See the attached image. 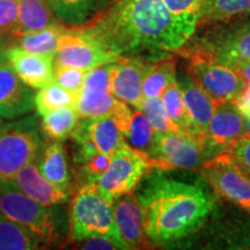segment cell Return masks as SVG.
<instances>
[{"label":"cell","instance_id":"cell-13","mask_svg":"<svg viewBox=\"0 0 250 250\" xmlns=\"http://www.w3.org/2000/svg\"><path fill=\"white\" fill-rule=\"evenodd\" d=\"M245 133V116L234 102L221 103L212 116L206 131L205 148L208 159L213 156V152L219 154L229 147Z\"/></svg>","mask_w":250,"mask_h":250},{"label":"cell","instance_id":"cell-20","mask_svg":"<svg viewBox=\"0 0 250 250\" xmlns=\"http://www.w3.org/2000/svg\"><path fill=\"white\" fill-rule=\"evenodd\" d=\"M59 22L48 0H20L18 22L11 36L20 39Z\"/></svg>","mask_w":250,"mask_h":250},{"label":"cell","instance_id":"cell-23","mask_svg":"<svg viewBox=\"0 0 250 250\" xmlns=\"http://www.w3.org/2000/svg\"><path fill=\"white\" fill-rule=\"evenodd\" d=\"M46 248L35 233L0 214V250H34Z\"/></svg>","mask_w":250,"mask_h":250},{"label":"cell","instance_id":"cell-22","mask_svg":"<svg viewBox=\"0 0 250 250\" xmlns=\"http://www.w3.org/2000/svg\"><path fill=\"white\" fill-rule=\"evenodd\" d=\"M39 169L49 182L68 191L71 176L66 154L61 142L51 143L44 148L39 162Z\"/></svg>","mask_w":250,"mask_h":250},{"label":"cell","instance_id":"cell-25","mask_svg":"<svg viewBox=\"0 0 250 250\" xmlns=\"http://www.w3.org/2000/svg\"><path fill=\"white\" fill-rule=\"evenodd\" d=\"M79 115L74 107H62L42 116L41 129L44 136L54 142H62L71 137L76 129Z\"/></svg>","mask_w":250,"mask_h":250},{"label":"cell","instance_id":"cell-28","mask_svg":"<svg viewBox=\"0 0 250 250\" xmlns=\"http://www.w3.org/2000/svg\"><path fill=\"white\" fill-rule=\"evenodd\" d=\"M65 30H66V27L59 22L17 40H19V46L30 54L55 56L58 48L59 39L65 33Z\"/></svg>","mask_w":250,"mask_h":250},{"label":"cell","instance_id":"cell-37","mask_svg":"<svg viewBox=\"0 0 250 250\" xmlns=\"http://www.w3.org/2000/svg\"><path fill=\"white\" fill-rule=\"evenodd\" d=\"M20 0H0V40L11 35L19 17Z\"/></svg>","mask_w":250,"mask_h":250},{"label":"cell","instance_id":"cell-17","mask_svg":"<svg viewBox=\"0 0 250 250\" xmlns=\"http://www.w3.org/2000/svg\"><path fill=\"white\" fill-rule=\"evenodd\" d=\"M114 219L125 249H139L148 245L144 232L143 212L137 196L132 193L120 197L112 203Z\"/></svg>","mask_w":250,"mask_h":250},{"label":"cell","instance_id":"cell-40","mask_svg":"<svg viewBox=\"0 0 250 250\" xmlns=\"http://www.w3.org/2000/svg\"><path fill=\"white\" fill-rule=\"evenodd\" d=\"M233 102L243 116H250V88L247 87L245 92Z\"/></svg>","mask_w":250,"mask_h":250},{"label":"cell","instance_id":"cell-39","mask_svg":"<svg viewBox=\"0 0 250 250\" xmlns=\"http://www.w3.org/2000/svg\"><path fill=\"white\" fill-rule=\"evenodd\" d=\"M81 249H123V246L115 239L109 236H95L83 240Z\"/></svg>","mask_w":250,"mask_h":250},{"label":"cell","instance_id":"cell-26","mask_svg":"<svg viewBox=\"0 0 250 250\" xmlns=\"http://www.w3.org/2000/svg\"><path fill=\"white\" fill-rule=\"evenodd\" d=\"M182 35L189 40L201 22L204 0H162Z\"/></svg>","mask_w":250,"mask_h":250},{"label":"cell","instance_id":"cell-42","mask_svg":"<svg viewBox=\"0 0 250 250\" xmlns=\"http://www.w3.org/2000/svg\"><path fill=\"white\" fill-rule=\"evenodd\" d=\"M245 129H246V137L250 138V116H245Z\"/></svg>","mask_w":250,"mask_h":250},{"label":"cell","instance_id":"cell-30","mask_svg":"<svg viewBox=\"0 0 250 250\" xmlns=\"http://www.w3.org/2000/svg\"><path fill=\"white\" fill-rule=\"evenodd\" d=\"M175 81H176V65L174 61L165 59L153 64L144 79V98L161 96L162 92Z\"/></svg>","mask_w":250,"mask_h":250},{"label":"cell","instance_id":"cell-41","mask_svg":"<svg viewBox=\"0 0 250 250\" xmlns=\"http://www.w3.org/2000/svg\"><path fill=\"white\" fill-rule=\"evenodd\" d=\"M227 64H230L233 67H235L240 72L243 79L246 80L247 87L250 88V62H227Z\"/></svg>","mask_w":250,"mask_h":250},{"label":"cell","instance_id":"cell-8","mask_svg":"<svg viewBox=\"0 0 250 250\" xmlns=\"http://www.w3.org/2000/svg\"><path fill=\"white\" fill-rule=\"evenodd\" d=\"M189 73L218 105L235 101L247 89L246 80L235 67L202 54L192 57Z\"/></svg>","mask_w":250,"mask_h":250},{"label":"cell","instance_id":"cell-15","mask_svg":"<svg viewBox=\"0 0 250 250\" xmlns=\"http://www.w3.org/2000/svg\"><path fill=\"white\" fill-rule=\"evenodd\" d=\"M74 108L79 117H112L122 132L127 129L132 117L129 104L117 99L111 92L104 90H80L76 99Z\"/></svg>","mask_w":250,"mask_h":250},{"label":"cell","instance_id":"cell-6","mask_svg":"<svg viewBox=\"0 0 250 250\" xmlns=\"http://www.w3.org/2000/svg\"><path fill=\"white\" fill-rule=\"evenodd\" d=\"M122 57L111 52L86 26L66 28L59 39L54 66H72L89 71L117 62Z\"/></svg>","mask_w":250,"mask_h":250},{"label":"cell","instance_id":"cell-32","mask_svg":"<svg viewBox=\"0 0 250 250\" xmlns=\"http://www.w3.org/2000/svg\"><path fill=\"white\" fill-rule=\"evenodd\" d=\"M250 13V0H204L201 21L225 20Z\"/></svg>","mask_w":250,"mask_h":250},{"label":"cell","instance_id":"cell-21","mask_svg":"<svg viewBox=\"0 0 250 250\" xmlns=\"http://www.w3.org/2000/svg\"><path fill=\"white\" fill-rule=\"evenodd\" d=\"M161 99L164 101L165 108L169 115L170 120L179 127V130L186 136L191 137L205 146V137L201 131L197 129L193 123L186 105L183 103L182 90H181L179 81H175L166 88L161 94ZM206 149V148H205Z\"/></svg>","mask_w":250,"mask_h":250},{"label":"cell","instance_id":"cell-43","mask_svg":"<svg viewBox=\"0 0 250 250\" xmlns=\"http://www.w3.org/2000/svg\"><path fill=\"white\" fill-rule=\"evenodd\" d=\"M5 51V50H4ZM4 51H0V64H1V62H6V59H5V54H4Z\"/></svg>","mask_w":250,"mask_h":250},{"label":"cell","instance_id":"cell-35","mask_svg":"<svg viewBox=\"0 0 250 250\" xmlns=\"http://www.w3.org/2000/svg\"><path fill=\"white\" fill-rule=\"evenodd\" d=\"M110 160L111 155L104 154V153H96L88 158L77 161V164H79L81 167L83 179L86 180L85 183H96L100 176L107 170Z\"/></svg>","mask_w":250,"mask_h":250},{"label":"cell","instance_id":"cell-5","mask_svg":"<svg viewBox=\"0 0 250 250\" xmlns=\"http://www.w3.org/2000/svg\"><path fill=\"white\" fill-rule=\"evenodd\" d=\"M43 143L36 115L0 126V182L9 181L23 166L40 158Z\"/></svg>","mask_w":250,"mask_h":250},{"label":"cell","instance_id":"cell-29","mask_svg":"<svg viewBox=\"0 0 250 250\" xmlns=\"http://www.w3.org/2000/svg\"><path fill=\"white\" fill-rule=\"evenodd\" d=\"M154 137L155 131L152 124L149 123L148 118L146 117L143 110L136 109L132 112V117L127 125L126 131L124 132L125 142L136 151L149 158L153 151V145H154Z\"/></svg>","mask_w":250,"mask_h":250},{"label":"cell","instance_id":"cell-12","mask_svg":"<svg viewBox=\"0 0 250 250\" xmlns=\"http://www.w3.org/2000/svg\"><path fill=\"white\" fill-rule=\"evenodd\" d=\"M152 65L138 57H122L111 62V93L134 109L142 108L144 79Z\"/></svg>","mask_w":250,"mask_h":250},{"label":"cell","instance_id":"cell-11","mask_svg":"<svg viewBox=\"0 0 250 250\" xmlns=\"http://www.w3.org/2000/svg\"><path fill=\"white\" fill-rule=\"evenodd\" d=\"M71 137L78 146L76 161L96 153L112 155L126 144L120 126L109 116L83 118Z\"/></svg>","mask_w":250,"mask_h":250},{"label":"cell","instance_id":"cell-9","mask_svg":"<svg viewBox=\"0 0 250 250\" xmlns=\"http://www.w3.org/2000/svg\"><path fill=\"white\" fill-rule=\"evenodd\" d=\"M202 174L219 196L250 214V175L227 152H220L201 166Z\"/></svg>","mask_w":250,"mask_h":250},{"label":"cell","instance_id":"cell-1","mask_svg":"<svg viewBox=\"0 0 250 250\" xmlns=\"http://www.w3.org/2000/svg\"><path fill=\"white\" fill-rule=\"evenodd\" d=\"M83 26L120 57L177 51L188 41L162 0H117Z\"/></svg>","mask_w":250,"mask_h":250},{"label":"cell","instance_id":"cell-31","mask_svg":"<svg viewBox=\"0 0 250 250\" xmlns=\"http://www.w3.org/2000/svg\"><path fill=\"white\" fill-rule=\"evenodd\" d=\"M77 94L68 92L57 83H51L48 86L39 89L35 94L34 103L40 116L62 107H74Z\"/></svg>","mask_w":250,"mask_h":250},{"label":"cell","instance_id":"cell-27","mask_svg":"<svg viewBox=\"0 0 250 250\" xmlns=\"http://www.w3.org/2000/svg\"><path fill=\"white\" fill-rule=\"evenodd\" d=\"M56 18L71 27L85 24L96 9L98 0H48Z\"/></svg>","mask_w":250,"mask_h":250},{"label":"cell","instance_id":"cell-33","mask_svg":"<svg viewBox=\"0 0 250 250\" xmlns=\"http://www.w3.org/2000/svg\"><path fill=\"white\" fill-rule=\"evenodd\" d=\"M140 110H143L148 118L155 132H181L179 127L170 120L161 96L144 99Z\"/></svg>","mask_w":250,"mask_h":250},{"label":"cell","instance_id":"cell-18","mask_svg":"<svg viewBox=\"0 0 250 250\" xmlns=\"http://www.w3.org/2000/svg\"><path fill=\"white\" fill-rule=\"evenodd\" d=\"M9 181L30 198L44 206H56L68 201V191L49 182L34 162L23 166Z\"/></svg>","mask_w":250,"mask_h":250},{"label":"cell","instance_id":"cell-24","mask_svg":"<svg viewBox=\"0 0 250 250\" xmlns=\"http://www.w3.org/2000/svg\"><path fill=\"white\" fill-rule=\"evenodd\" d=\"M223 62H250V23L233 31L212 51L204 54Z\"/></svg>","mask_w":250,"mask_h":250},{"label":"cell","instance_id":"cell-2","mask_svg":"<svg viewBox=\"0 0 250 250\" xmlns=\"http://www.w3.org/2000/svg\"><path fill=\"white\" fill-rule=\"evenodd\" d=\"M137 199L143 212L144 232L153 245L195 233L213 208L212 197L202 187L161 175L149 177Z\"/></svg>","mask_w":250,"mask_h":250},{"label":"cell","instance_id":"cell-10","mask_svg":"<svg viewBox=\"0 0 250 250\" xmlns=\"http://www.w3.org/2000/svg\"><path fill=\"white\" fill-rule=\"evenodd\" d=\"M153 169H193L208 160L205 146L181 132H155L149 156Z\"/></svg>","mask_w":250,"mask_h":250},{"label":"cell","instance_id":"cell-36","mask_svg":"<svg viewBox=\"0 0 250 250\" xmlns=\"http://www.w3.org/2000/svg\"><path fill=\"white\" fill-rule=\"evenodd\" d=\"M81 90L111 92V62L87 71Z\"/></svg>","mask_w":250,"mask_h":250},{"label":"cell","instance_id":"cell-38","mask_svg":"<svg viewBox=\"0 0 250 250\" xmlns=\"http://www.w3.org/2000/svg\"><path fill=\"white\" fill-rule=\"evenodd\" d=\"M223 152H227L247 174L250 175V138L243 136L234 142L229 147Z\"/></svg>","mask_w":250,"mask_h":250},{"label":"cell","instance_id":"cell-3","mask_svg":"<svg viewBox=\"0 0 250 250\" xmlns=\"http://www.w3.org/2000/svg\"><path fill=\"white\" fill-rule=\"evenodd\" d=\"M95 236L112 237L123 246L115 224L112 203L100 195L95 183H83L70 208L68 240L74 243Z\"/></svg>","mask_w":250,"mask_h":250},{"label":"cell","instance_id":"cell-19","mask_svg":"<svg viewBox=\"0 0 250 250\" xmlns=\"http://www.w3.org/2000/svg\"><path fill=\"white\" fill-rule=\"evenodd\" d=\"M179 83L182 90L183 103L190 117L197 129L206 138L208 123L217 110L218 104L191 76L184 77Z\"/></svg>","mask_w":250,"mask_h":250},{"label":"cell","instance_id":"cell-7","mask_svg":"<svg viewBox=\"0 0 250 250\" xmlns=\"http://www.w3.org/2000/svg\"><path fill=\"white\" fill-rule=\"evenodd\" d=\"M149 169H153L149 158L125 144L111 155L107 170L96 181V189L108 202L114 203L132 192Z\"/></svg>","mask_w":250,"mask_h":250},{"label":"cell","instance_id":"cell-44","mask_svg":"<svg viewBox=\"0 0 250 250\" xmlns=\"http://www.w3.org/2000/svg\"><path fill=\"white\" fill-rule=\"evenodd\" d=\"M0 124H1V122H0Z\"/></svg>","mask_w":250,"mask_h":250},{"label":"cell","instance_id":"cell-34","mask_svg":"<svg viewBox=\"0 0 250 250\" xmlns=\"http://www.w3.org/2000/svg\"><path fill=\"white\" fill-rule=\"evenodd\" d=\"M87 71L72 66H54V81L68 92L77 94L83 88Z\"/></svg>","mask_w":250,"mask_h":250},{"label":"cell","instance_id":"cell-16","mask_svg":"<svg viewBox=\"0 0 250 250\" xmlns=\"http://www.w3.org/2000/svg\"><path fill=\"white\" fill-rule=\"evenodd\" d=\"M31 88L19 79L7 62L0 64V118L13 120L35 108Z\"/></svg>","mask_w":250,"mask_h":250},{"label":"cell","instance_id":"cell-14","mask_svg":"<svg viewBox=\"0 0 250 250\" xmlns=\"http://www.w3.org/2000/svg\"><path fill=\"white\" fill-rule=\"evenodd\" d=\"M5 59L19 79L31 89H41L54 83L55 56L30 54L19 45L5 49Z\"/></svg>","mask_w":250,"mask_h":250},{"label":"cell","instance_id":"cell-4","mask_svg":"<svg viewBox=\"0 0 250 250\" xmlns=\"http://www.w3.org/2000/svg\"><path fill=\"white\" fill-rule=\"evenodd\" d=\"M0 214L27 227L45 247L58 239V219L54 206H44L21 191L11 181L0 182Z\"/></svg>","mask_w":250,"mask_h":250}]
</instances>
